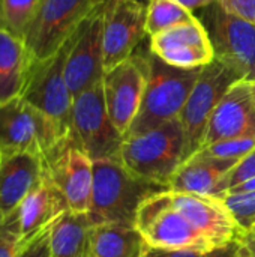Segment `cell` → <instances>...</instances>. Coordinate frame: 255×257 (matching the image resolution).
I'll use <instances>...</instances> for the list:
<instances>
[{"instance_id":"1","label":"cell","mask_w":255,"mask_h":257,"mask_svg":"<svg viewBox=\"0 0 255 257\" xmlns=\"http://www.w3.org/2000/svg\"><path fill=\"white\" fill-rule=\"evenodd\" d=\"M185 161V134L179 119L123 139L120 163L135 178L164 187Z\"/></svg>"},{"instance_id":"2","label":"cell","mask_w":255,"mask_h":257,"mask_svg":"<svg viewBox=\"0 0 255 257\" xmlns=\"http://www.w3.org/2000/svg\"><path fill=\"white\" fill-rule=\"evenodd\" d=\"M167 188L131 175L120 160L93 161V190L89 215L93 224L119 223L134 226L144 199Z\"/></svg>"},{"instance_id":"3","label":"cell","mask_w":255,"mask_h":257,"mask_svg":"<svg viewBox=\"0 0 255 257\" xmlns=\"http://www.w3.org/2000/svg\"><path fill=\"white\" fill-rule=\"evenodd\" d=\"M149 74L143 102L125 137L155 130L179 119L201 68H174L147 53Z\"/></svg>"},{"instance_id":"4","label":"cell","mask_w":255,"mask_h":257,"mask_svg":"<svg viewBox=\"0 0 255 257\" xmlns=\"http://www.w3.org/2000/svg\"><path fill=\"white\" fill-rule=\"evenodd\" d=\"M72 137L21 96L0 104V155L33 154L51 158Z\"/></svg>"},{"instance_id":"5","label":"cell","mask_w":255,"mask_h":257,"mask_svg":"<svg viewBox=\"0 0 255 257\" xmlns=\"http://www.w3.org/2000/svg\"><path fill=\"white\" fill-rule=\"evenodd\" d=\"M135 229L146 245L173 251H197L206 254L215 247L174 206L168 190L155 193L143 200L137 211Z\"/></svg>"},{"instance_id":"6","label":"cell","mask_w":255,"mask_h":257,"mask_svg":"<svg viewBox=\"0 0 255 257\" xmlns=\"http://www.w3.org/2000/svg\"><path fill=\"white\" fill-rule=\"evenodd\" d=\"M71 137L92 161L120 160L123 136L110 119L102 81L74 98Z\"/></svg>"},{"instance_id":"7","label":"cell","mask_w":255,"mask_h":257,"mask_svg":"<svg viewBox=\"0 0 255 257\" xmlns=\"http://www.w3.org/2000/svg\"><path fill=\"white\" fill-rule=\"evenodd\" d=\"M198 20L209 33L215 59L240 80L255 81V23L228 14L216 2L203 8Z\"/></svg>"},{"instance_id":"8","label":"cell","mask_w":255,"mask_h":257,"mask_svg":"<svg viewBox=\"0 0 255 257\" xmlns=\"http://www.w3.org/2000/svg\"><path fill=\"white\" fill-rule=\"evenodd\" d=\"M101 0H42L24 36L33 62L57 53Z\"/></svg>"},{"instance_id":"9","label":"cell","mask_w":255,"mask_h":257,"mask_svg":"<svg viewBox=\"0 0 255 257\" xmlns=\"http://www.w3.org/2000/svg\"><path fill=\"white\" fill-rule=\"evenodd\" d=\"M74 35L48 59L33 62L21 93L23 99L56 120L69 136L72 131L74 96L65 78V63Z\"/></svg>"},{"instance_id":"10","label":"cell","mask_w":255,"mask_h":257,"mask_svg":"<svg viewBox=\"0 0 255 257\" xmlns=\"http://www.w3.org/2000/svg\"><path fill=\"white\" fill-rule=\"evenodd\" d=\"M239 80V75L216 59L200 69V75L179 116L185 134V161L201 148L203 136L215 107Z\"/></svg>"},{"instance_id":"11","label":"cell","mask_w":255,"mask_h":257,"mask_svg":"<svg viewBox=\"0 0 255 257\" xmlns=\"http://www.w3.org/2000/svg\"><path fill=\"white\" fill-rule=\"evenodd\" d=\"M147 54L135 53L104 74L102 86L107 110L123 139L140 111L147 86Z\"/></svg>"},{"instance_id":"12","label":"cell","mask_w":255,"mask_h":257,"mask_svg":"<svg viewBox=\"0 0 255 257\" xmlns=\"http://www.w3.org/2000/svg\"><path fill=\"white\" fill-rule=\"evenodd\" d=\"M104 74V2H101L74 35L65 63V78L75 98L101 83Z\"/></svg>"},{"instance_id":"13","label":"cell","mask_w":255,"mask_h":257,"mask_svg":"<svg viewBox=\"0 0 255 257\" xmlns=\"http://www.w3.org/2000/svg\"><path fill=\"white\" fill-rule=\"evenodd\" d=\"M147 6L135 0H104L105 72L129 59L146 33Z\"/></svg>"},{"instance_id":"14","label":"cell","mask_w":255,"mask_h":257,"mask_svg":"<svg viewBox=\"0 0 255 257\" xmlns=\"http://www.w3.org/2000/svg\"><path fill=\"white\" fill-rule=\"evenodd\" d=\"M45 173L65 197L71 212H89L93 190V161L84 151L69 140L45 161Z\"/></svg>"},{"instance_id":"15","label":"cell","mask_w":255,"mask_h":257,"mask_svg":"<svg viewBox=\"0 0 255 257\" xmlns=\"http://www.w3.org/2000/svg\"><path fill=\"white\" fill-rule=\"evenodd\" d=\"M174 206L201 232L215 248L242 242L245 229L237 223L225 202L218 196L170 191Z\"/></svg>"},{"instance_id":"16","label":"cell","mask_w":255,"mask_h":257,"mask_svg":"<svg viewBox=\"0 0 255 257\" xmlns=\"http://www.w3.org/2000/svg\"><path fill=\"white\" fill-rule=\"evenodd\" d=\"M149 51L174 68L195 69L215 60L212 41L198 17L150 36Z\"/></svg>"},{"instance_id":"17","label":"cell","mask_w":255,"mask_h":257,"mask_svg":"<svg viewBox=\"0 0 255 257\" xmlns=\"http://www.w3.org/2000/svg\"><path fill=\"white\" fill-rule=\"evenodd\" d=\"M255 137V96L251 81H236L215 107L201 148L234 139Z\"/></svg>"},{"instance_id":"18","label":"cell","mask_w":255,"mask_h":257,"mask_svg":"<svg viewBox=\"0 0 255 257\" xmlns=\"http://www.w3.org/2000/svg\"><path fill=\"white\" fill-rule=\"evenodd\" d=\"M45 163L33 154L0 155V224L44 181Z\"/></svg>"},{"instance_id":"19","label":"cell","mask_w":255,"mask_h":257,"mask_svg":"<svg viewBox=\"0 0 255 257\" xmlns=\"http://www.w3.org/2000/svg\"><path fill=\"white\" fill-rule=\"evenodd\" d=\"M66 211H69V208L65 197L45 173L44 181L27 196L17 211L20 229L18 245L51 227L53 223Z\"/></svg>"},{"instance_id":"20","label":"cell","mask_w":255,"mask_h":257,"mask_svg":"<svg viewBox=\"0 0 255 257\" xmlns=\"http://www.w3.org/2000/svg\"><path fill=\"white\" fill-rule=\"evenodd\" d=\"M32 65L24 39L0 26V104L21 96Z\"/></svg>"},{"instance_id":"21","label":"cell","mask_w":255,"mask_h":257,"mask_svg":"<svg viewBox=\"0 0 255 257\" xmlns=\"http://www.w3.org/2000/svg\"><path fill=\"white\" fill-rule=\"evenodd\" d=\"M237 161L239 160H219L194 154L174 172L168 190L174 193L215 196L218 182Z\"/></svg>"},{"instance_id":"22","label":"cell","mask_w":255,"mask_h":257,"mask_svg":"<svg viewBox=\"0 0 255 257\" xmlns=\"http://www.w3.org/2000/svg\"><path fill=\"white\" fill-rule=\"evenodd\" d=\"M146 242L135 226L119 223L93 224L87 257H140Z\"/></svg>"},{"instance_id":"23","label":"cell","mask_w":255,"mask_h":257,"mask_svg":"<svg viewBox=\"0 0 255 257\" xmlns=\"http://www.w3.org/2000/svg\"><path fill=\"white\" fill-rule=\"evenodd\" d=\"M93 221L87 214L66 211L50 229L51 257H87Z\"/></svg>"},{"instance_id":"24","label":"cell","mask_w":255,"mask_h":257,"mask_svg":"<svg viewBox=\"0 0 255 257\" xmlns=\"http://www.w3.org/2000/svg\"><path fill=\"white\" fill-rule=\"evenodd\" d=\"M197 15L176 0H150L146 15V33L155 36L179 24L194 20Z\"/></svg>"},{"instance_id":"25","label":"cell","mask_w":255,"mask_h":257,"mask_svg":"<svg viewBox=\"0 0 255 257\" xmlns=\"http://www.w3.org/2000/svg\"><path fill=\"white\" fill-rule=\"evenodd\" d=\"M42 0H0L2 27L24 39Z\"/></svg>"},{"instance_id":"26","label":"cell","mask_w":255,"mask_h":257,"mask_svg":"<svg viewBox=\"0 0 255 257\" xmlns=\"http://www.w3.org/2000/svg\"><path fill=\"white\" fill-rule=\"evenodd\" d=\"M254 149L255 137H246V139L218 142V143L200 148L195 154L201 157L219 158V160H240Z\"/></svg>"},{"instance_id":"27","label":"cell","mask_w":255,"mask_h":257,"mask_svg":"<svg viewBox=\"0 0 255 257\" xmlns=\"http://www.w3.org/2000/svg\"><path fill=\"white\" fill-rule=\"evenodd\" d=\"M252 178H255V149L251 151L248 155H245L243 158H240L227 172V175L218 182L216 190H215V196L222 197L230 190L251 181Z\"/></svg>"},{"instance_id":"28","label":"cell","mask_w":255,"mask_h":257,"mask_svg":"<svg viewBox=\"0 0 255 257\" xmlns=\"http://www.w3.org/2000/svg\"><path fill=\"white\" fill-rule=\"evenodd\" d=\"M237 223L248 230L255 224V191L249 193H236V194H225L221 197Z\"/></svg>"},{"instance_id":"29","label":"cell","mask_w":255,"mask_h":257,"mask_svg":"<svg viewBox=\"0 0 255 257\" xmlns=\"http://www.w3.org/2000/svg\"><path fill=\"white\" fill-rule=\"evenodd\" d=\"M20 242L18 214H12L0 224V257H17Z\"/></svg>"},{"instance_id":"30","label":"cell","mask_w":255,"mask_h":257,"mask_svg":"<svg viewBox=\"0 0 255 257\" xmlns=\"http://www.w3.org/2000/svg\"><path fill=\"white\" fill-rule=\"evenodd\" d=\"M50 229H45L30 241L18 245L17 257H51L50 248Z\"/></svg>"},{"instance_id":"31","label":"cell","mask_w":255,"mask_h":257,"mask_svg":"<svg viewBox=\"0 0 255 257\" xmlns=\"http://www.w3.org/2000/svg\"><path fill=\"white\" fill-rule=\"evenodd\" d=\"M216 3L228 14L255 23V0H216Z\"/></svg>"},{"instance_id":"32","label":"cell","mask_w":255,"mask_h":257,"mask_svg":"<svg viewBox=\"0 0 255 257\" xmlns=\"http://www.w3.org/2000/svg\"><path fill=\"white\" fill-rule=\"evenodd\" d=\"M140 257H203V254L197 251H173V250H161V248H152L149 245H144Z\"/></svg>"},{"instance_id":"33","label":"cell","mask_w":255,"mask_h":257,"mask_svg":"<svg viewBox=\"0 0 255 257\" xmlns=\"http://www.w3.org/2000/svg\"><path fill=\"white\" fill-rule=\"evenodd\" d=\"M203 257H242V254H240V242H233V244L215 248V250L203 254Z\"/></svg>"},{"instance_id":"34","label":"cell","mask_w":255,"mask_h":257,"mask_svg":"<svg viewBox=\"0 0 255 257\" xmlns=\"http://www.w3.org/2000/svg\"><path fill=\"white\" fill-rule=\"evenodd\" d=\"M240 244H242L251 254H254L255 256V224L254 226H251V227L245 232L243 239H242Z\"/></svg>"},{"instance_id":"35","label":"cell","mask_w":255,"mask_h":257,"mask_svg":"<svg viewBox=\"0 0 255 257\" xmlns=\"http://www.w3.org/2000/svg\"><path fill=\"white\" fill-rule=\"evenodd\" d=\"M179 3H182L185 8H188L189 11H200L212 3H215L216 0H176Z\"/></svg>"},{"instance_id":"36","label":"cell","mask_w":255,"mask_h":257,"mask_svg":"<svg viewBox=\"0 0 255 257\" xmlns=\"http://www.w3.org/2000/svg\"><path fill=\"white\" fill-rule=\"evenodd\" d=\"M249 191H255V178H252L251 181H248V182H245V184H242V185H239V187H236V188H233V190H230L227 194L249 193ZM224 196H225V194H224Z\"/></svg>"},{"instance_id":"37","label":"cell","mask_w":255,"mask_h":257,"mask_svg":"<svg viewBox=\"0 0 255 257\" xmlns=\"http://www.w3.org/2000/svg\"><path fill=\"white\" fill-rule=\"evenodd\" d=\"M101 2H104V0H101ZM135 2H140V3H143V5H146V6H147L150 0H135Z\"/></svg>"},{"instance_id":"38","label":"cell","mask_w":255,"mask_h":257,"mask_svg":"<svg viewBox=\"0 0 255 257\" xmlns=\"http://www.w3.org/2000/svg\"><path fill=\"white\" fill-rule=\"evenodd\" d=\"M251 86H252V92H254V96H255V81L251 83Z\"/></svg>"},{"instance_id":"39","label":"cell","mask_w":255,"mask_h":257,"mask_svg":"<svg viewBox=\"0 0 255 257\" xmlns=\"http://www.w3.org/2000/svg\"><path fill=\"white\" fill-rule=\"evenodd\" d=\"M0 26H2V18H0Z\"/></svg>"}]
</instances>
